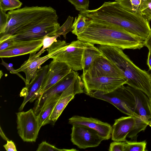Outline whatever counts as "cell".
I'll return each mask as SVG.
<instances>
[{
    "instance_id": "obj_1",
    "label": "cell",
    "mask_w": 151,
    "mask_h": 151,
    "mask_svg": "<svg viewBox=\"0 0 151 151\" xmlns=\"http://www.w3.org/2000/svg\"><path fill=\"white\" fill-rule=\"evenodd\" d=\"M79 13L93 22L121 28L144 40L151 31L149 22L139 13L129 12L115 1L105 2L97 9Z\"/></svg>"
},
{
    "instance_id": "obj_2",
    "label": "cell",
    "mask_w": 151,
    "mask_h": 151,
    "mask_svg": "<svg viewBox=\"0 0 151 151\" xmlns=\"http://www.w3.org/2000/svg\"><path fill=\"white\" fill-rule=\"evenodd\" d=\"M77 39L84 42L116 47L122 50L140 49L145 46V40L122 28L90 19L86 29Z\"/></svg>"
},
{
    "instance_id": "obj_3",
    "label": "cell",
    "mask_w": 151,
    "mask_h": 151,
    "mask_svg": "<svg viewBox=\"0 0 151 151\" xmlns=\"http://www.w3.org/2000/svg\"><path fill=\"white\" fill-rule=\"evenodd\" d=\"M98 48L124 75L127 80V85L141 91L149 99L151 98L150 74L134 64L122 49L115 47L101 45Z\"/></svg>"
},
{
    "instance_id": "obj_4",
    "label": "cell",
    "mask_w": 151,
    "mask_h": 151,
    "mask_svg": "<svg viewBox=\"0 0 151 151\" xmlns=\"http://www.w3.org/2000/svg\"><path fill=\"white\" fill-rule=\"evenodd\" d=\"M57 12L50 6H25L9 11L8 23L4 32L1 34L4 40L27 24L34 20L52 15Z\"/></svg>"
},
{
    "instance_id": "obj_5",
    "label": "cell",
    "mask_w": 151,
    "mask_h": 151,
    "mask_svg": "<svg viewBox=\"0 0 151 151\" xmlns=\"http://www.w3.org/2000/svg\"><path fill=\"white\" fill-rule=\"evenodd\" d=\"M57 14L30 23L19 29L9 38L17 41L43 39L46 35L53 36L60 27Z\"/></svg>"
},
{
    "instance_id": "obj_6",
    "label": "cell",
    "mask_w": 151,
    "mask_h": 151,
    "mask_svg": "<svg viewBox=\"0 0 151 151\" xmlns=\"http://www.w3.org/2000/svg\"><path fill=\"white\" fill-rule=\"evenodd\" d=\"M86 94L112 104L121 112L128 116L135 117L139 115L135 111V103L134 98L124 85L107 93L93 91Z\"/></svg>"
},
{
    "instance_id": "obj_7",
    "label": "cell",
    "mask_w": 151,
    "mask_h": 151,
    "mask_svg": "<svg viewBox=\"0 0 151 151\" xmlns=\"http://www.w3.org/2000/svg\"><path fill=\"white\" fill-rule=\"evenodd\" d=\"M18 133L24 142H35L40 129L37 115L33 109L16 113Z\"/></svg>"
},
{
    "instance_id": "obj_8",
    "label": "cell",
    "mask_w": 151,
    "mask_h": 151,
    "mask_svg": "<svg viewBox=\"0 0 151 151\" xmlns=\"http://www.w3.org/2000/svg\"><path fill=\"white\" fill-rule=\"evenodd\" d=\"M85 93L98 91L105 93L111 92L118 87L126 84L125 78H115L105 76L92 77L82 74Z\"/></svg>"
},
{
    "instance_id": "obj_9",
    "label": "cell",
    "mask_w": 151,
    "mask_h": 151,
    "mask_svg": "<svg viewBox=\"0 0 151 151\" xmlns=\"http://www.w3.org/2000/svg\"><path fill=\"white\" fill-rule=\"evenodd\" d=\"M85 42L78 40L68 44L51 58L65 63L75 71L83 70L82 59Z\"/></svg>"
},
{
    "instance_id": "obj_10",
    "label": "cell",
    "mask_w": 151,
    "mask_h": 151,
    "mask_svg": "<svg viewBox=\"0 0 151 151\" xmlns=\"http://www.w3.org/2000/svg\"><path fill=\"white\" fill-rule=\"evenodd\" d=\"M72 125L71 141L80 149L97 147L104 140L93 129L82 125L74 124Z\"/></svg>"
},
{
    "instance_id": "obj_11",
    "label": "cell",
    "mask_w": 151,
    "mask_h": 151,
    "mask_svg": "<svg viewBox=\"0 0 151 151\" xmlns=\"http://www.w3.org/2000/svg\"><path fill=\"white\" fill-rule=\"evenodd\" d=\"M65 41L57 40L54 42L47 50L48 54L42 57L29 59L25 61L19 68L16 70L18 72H24L25 75L26 81L25 86L29 84L31 80L40 66L46 61L57 54L67 45Z\"/></svg>"
},
{
    "instance_id": "obj_12",
    "label": "cell",
    "mask_w": 151,
    "mask_h": 151,
    "mask_svg": "<svg viewBox=\"0 0 151 151\" xmlns=\"http://www.w3.org/2000/svg\"><path fill=\"white\" fill-rule=\"evenodd\" d=\"M81 78L77 71L72 70L67 75L45 91L37 99L33 109L36 114L38 115L45 104L51 99L60 94Z\"/></svg>"
},
{
    "instance_id": "obj_13",
    "label": "cell",
    "mask_w": 151,
    "mask_h": 151,
    "mask_svg": "<svg viewBox=\"0 0 151 151\" xmlns=\"http://www.w3.org/2000/svg\"><path fill=\"white\" fill-rule=\"evenodd\" d=\"M71 70L66 63L53 59L48 65V71L40 90L29 102H32L38 99L43 93L67 75Z\"/></svg>"
},
{
    "instance_id": "obj_14",
    "label": "cell",
    "mask_w": 151,
    "mask_h": 151,
    "mask_svg": "<svg viewBox=\"0 0 151 151\" xmlns=\"http://www.w3.org/2000/svg\"><path fill=\"white\" fill-rule=\"evenodd\" d=\"M84 74L92 77L125 78L116 67L103 54L95 59L88 70Z\"/></svg>"
},
{
    "instance_id": "obj_15",
    "label": "cell",
    "mask_w": 151,
    "mask_h": 151,
    "mask_svg": "<svg viewBox=\"0 0 151 151\" xmlns=\"http://www.w3.org/2000/svg\"><path fill=\"white\" fill-rule=\"evenodd\" d=\"M48 68V65H47L40 67L36 71L28 86L23 88L20 95L24 96V99L19 108V111H22L27 102L31 101L39 92L42 85Z\"/></svg>"
},
{
    "instance_id": "obj_16",
    "label": "cell",
    "mask_w": 151,
    "mask_h": 151,
    "mask_svg": "<svg viewBox=\"0 0 151 151\" xmlns=\"http://www.w3.org/2000/svg\"><path fill=\"white\" fill-rule=\"evenodd\" d=\"M42 45V39L27 41H15L14 45L0 51V57L9 58L36 53Z\"/></svg>"
},
{
    "instance_id": "obj_17",
    "label": "cell",
    "mask_w": 151,
    "mask_h": 151,
    "mask_svg": "<svg viewBox=\"0 0 151 151\" xmlns=\"http://www.w3.org/2000/svg\"><path fill=\"white\" fill-rule=\"evenodd\" d=\"M68 123L71 125L78 124L87 126L96 131L104 140L111 137L112 127L106 122L91 117L75 115L69 118Z\"/></svg>"
},
{
    "instance_id": "obj_18",
    "label": "cell",
    "mask_w": 151,
    "mask_h": 151,
    "mask_svg": "<svg viewBox=\"0 0 151 151\" xmlns=\"http://www.w3.org/2000/svg\"><path fill=\"white\" fill-rule=\"evenodd\" d=\"M135 124V118L129 116H122L115 120L112 127V140L125 142L128 134L133 129Z\"/></svg>"
},
{
    "instance_id": "obj_19",
    "label": "cell",
    "mask_w": 151,
    "mask_h": 151,
    "mask_svg": "<svg viewBox=\"0 0 151 151\" xmlns=\"http://www.w3.org/2000/svg\"><path fill=\"white\" fill-rule=\"evenodd\" d=\"M127 89L133 95L135 101V112L145 118L148 126L151 127V109L148 97L141 91L133 88L129 86Z\"/></svg>"
},
{
    "instance_id": "obj_20",
    "label": "cell",
    "mask_w": 151,
    "mask_h": 151,
    "mask_svg": "<svg viewBox=\"0 0 151 151\" xmlns=\"http://www.w3.org/2000/svg\"><path fill=\"white\" fill-rule=\"evenodd\" d=\"M102 54L98 47L95 46L94 44L85 42L82 59L83 73H86L95 59Z\"/></svg>"
},
{
    "instance_id": "obj_21",
    "label": "cell",
    "mask_w": 151,
    "mask_h": 151,
    "mask_svg": "<svg viewBox=\"0 0 151 151\" xmlns=\"http://www.w3.org/2000/svg\"><path fill=\"white\" fill-rule=\"evenodd\" d=\"M60 96V94L58 95L51 99L45 104L37 115L40 128L51 123L50 116Z\"/></svg>"
},
{
    "instance_id": "obj_22",
    "label": "cell",
    "mask_w": 151,
    "mask_h": 151,
    "mask_svg": "<svg viewBox=\"0 0 151 151\" xmlns=\"http://www.w3.org/2000/svg\"><path fill=\"white\" fill-rule=\"evenodd\" d=\"M89 19L83 15L79 14L75 18L72 26V33L77 36L83 33L89 24Z\"/></svg>"
},
{
    "instance_id": "obj_23",
    "label": "cell",
    "mask_w": 151,
    "mask_h": 151,
    "mask_svg": "<svg viewBox=\"0 0 151 151\" xmlns=\"http://www.w3.org/2000/svg\"><path fill=\"white\" fill-rule=\"evenodd\" d=\"M135 118V124L134 127L127 136L131 139L136 138L138 134L140 132L144 131L148 126L147 120L142 116L139 115Z\"/></svg>"
},
{
    "instance_id": "obj_24",
    "label": "cell",
    "mask_w": 151,
    "mask_h": 151,
    "mask_svg": "<svg viewBox=\"0 0 151 151\" xmlns=\"http://www.w3.org/2000/svg\"><path fill=\"white\" fill-rule=\"evenodd\" d=\"M114 1L129 12L139 13L142 0H115Z\"/></svg>"
},
{
    "instance_id": "obj_25",
    "label": "cell",
    "mask_w": 151,
    "mask_h": 151,
    "mask_svg": "<svg viewBox=\"0 0 151 151\" xmlns=\"http://www.w3.org/2000/svg\"><path fill=\"white\" fill-rule=\"evenodd\" d=\"M60 36L59 35L51 36L47 35L45 36L42 39V48L37 53L34 52L29 54V58H34L40 57V56L46 50L45 49L50 47L54 42L57 41V38Z\"/></svg>"
},
{
    "instance_id": "obj_26",
    "label": "cell",
    "mask_w": 151,
    "mask_h": 151,
    "mask_svg": "<svg viewBox=\"0 0 151 151\" xmlns=\"http://www.w3.org/2000/svg\"><path fill=\"white\" fill-rule=\"evenodd\" d=\"M124 151H145L146 150L147 142L130 141L126 140Z\"/></svg>"
},
{
    "instance_id": "obj_27",
    "label": "cell",
    "mask_w": 151,
    "mask_h": 151,
    "mask_svg": "<svg viewBox=\"0 0 151 151\" xmlns=\"http://www.w3.org/2000/svg\"><path fill=\"white\" fill-rule=\"evenodd\" d=\"M22 5L19 0H0V8L5 12L19 9Z\"/></svg>"
},
{
    "instance_id": "obj_28",
    "label": "cell",
    "mask_w": 151,
    "mask_h": 151,
    "mask_svg": "<svg viewBox=\"0 0 151 151\" xmlns=\"http://www.w3.org/2000/svg\"><path fill=\"white\" fill-rule=\"evenodd\" d=\"M73 20V17L69 16L65 22L53 34V36L58 35L60 36L63 35L66 39L67 34L72 30Z\"/></svg>"
},
{
    "instance_id": "obj_29",
    "label": "cell",
    "mask_w": 151,
    "mask_h": 151,
    "mask_svg": "<svg viewBox=\"0 0 151 151\" xmlns=\"http://www.w3.org/2000/svg\"><path fill=\"white\" fill-rule=\"evenodd\" d=\"M139 13L149 22L151 20V0L142 1Z\"/></svg>"
},
{
    "instance_id": "obj_30",
    "label": "cell",
    "mask_w": 151,
    "mask_h": 151,
    "mask_svg": "<svg viewBox=\"0 0 151 151\" xmlns=\"http://www.w3.org/2000/svg\"><path fill=\"white\" fill-rule=\"evenodd\" d=\"M37 151H76V149H60L54 146L51 145L46 141L42 142L38 145Z\"/></svg>"
},
{
    "instance_id": "obj_31",
    "label": "cell",
    "mask_w": 151,
    "mask_h": 151,
    "mask_svg": "<svg viewBox=\"0 0 151 151\" xmlns=\"http://www.w3.org/2000/svg\"><path fill=\"white\" fill-rule=\"evenodd\" d=\"M80 12L88 10L89 0H67Z\"/></svg>"
},
{
    "instance_id": "obj_32",
    "label": "cell",
    "mask_w": 151,
    "mask_h": 151,
    "mask_svg": "<svg viewBox=\"0 0 151 151\" xmlns=\"http://www.w3.org/2000/svg\"><path fill=\"white\" fill-rule=\"evenodd\" d=\"M8 23L7 14L0 8V34H3L5 30Z\"/></svg>"
},
{
    "instance_id": "obj_33",
    "label": "cell",
    "mask_w": 151,
    "mask_h": 151,
    "mask_svg": "<svg viewBox=\"0 0 151 151\" xmlns=\"http://www.w3.org/2000/svg\"><path fill=\"white\" fill-rule=\"evenodd\" d=\"M125 142H113L110 144L109 151H124Z\"/></svg>"
},
{
    "instance_id": "obj_34",
    "label": "cell",
    "mask_w": 151,
    "mask_h": 151,
    "mask_svg": "<svg viewBox=\"0 0 151 151\" xmlns=\"http://www.w3.org/2000/svg\"><path fill=\"white\" fill-rule=\"evenodd\" d=\"M15 41L9 38L0 43V51L4 50L14 45Z\"/></svg>"
},
{
    "instance_id": "obj_35",
    "label": "cell",
    "mask_w": 151,
    "mask_h": 151,
    "mask_svg": "<svg viewBox=\"0 0 151 151\" xmlns=\"http://www.w3.org/2000/svg\"><path fill=\"white\" fill-rule=\"evenodd\" d=\"M2 62L1 64L4 66L6 69L10 71L11 73L16 74L20 77L22 80L24 81V83H26V79L24 78L16 70H15L12 66L10 65L9 64H7L5 62L2 58H1Z\"/></svg>"
},
{
    "instance_id": "obj_36",
    "label": "cell",
    "mask_w": 151,
    "mask_h": 151,
    "mask_svg": "<svg viewBox=\"0 0 151 151\" xmlns=\"http://www.w3.org/2000/svg\"><path fill=\"white\" fill-rule=\"evenodd\" d=\"M3 147L7 151H17L14 143L12 140L7 141L6 143L4 145Z\"/></svg>"
},
{
    "instance_id": "obj_37",
    "label": "cell",
    "mask_w": 151,
    "mask_h": 151,
    "mask_svg": "<svg viewBox=\"0 0 151 151\" xmlns=\"http://www.w3.org/2000/svg\"><path fill=\"white\" fill-rule=\"evenodd\" d=\"M145 46L148 48L149 51H151V31L149 35L145 40Z\"/></svg>"
},
{
    "instance_id": "obj_38",
    "label": "cell",
    "mask_w": 151,
    "mask_h": 151,
    "mask_svg": "<svg viewBox=\"0 0 151 151\" xmlns=\"http://www.w3.org/2000/svg\"><path fill=\"white\" fill-rule=\"evenodd\" d=\"M147 64L148 66L150 69L151 70V51H149L148 52Z\"/></svg>"
},
{
    "instance_id": "obj_39",
    "label": "cell",
    "mask_w": 151,
    "mask_h": 151,
    "mask_svg": "<svg viewBox=\"0 0 151 151\" xmlns=\"http://www.w3.org/2000/svg\"><path fill=\"white\" fill-rule=\"evenodd\" d=\"M0 135L1 137L4 140L7 141L8 140H9L6 136L4 132L1 129V127H0Z\"/></svg>"
},
{
    "instance_id": "obj_40",
    "label": "cell",
    "mask_w": 151,
    "mask_h": 151,
    "mask_svg": "<svg viewBox=\"0 0 151 151\" xmlns=\"http://www.w3.org/2000/svg\"><path fill=\"white\" fill-rule=\"evenodd\" d=\"M151 76V74H150ZM149 99V104H150V108L151 109V97Z\"/></svg>"
},
{
    "instance_id": "obj_41",
    "label": "cell",
    "mask_w": 151,
    "mask_h": 151,
    "mask_svg": "<svg viewBox=\"0 0 151 151\" xmlns=\"http://www.w3.org/2000/svg\"><path fill=\"white\" fill-rule=\"evenodd\" d=\"M0 78H1V77H2V76H3V73L2 72V71L1 70L0 71Z\"/></svg>"
},
{
    "instance_id": "obj_42",
    "label": "cell",
    "mask_w": 151,
    "mask_h": 151,
    "mask_svg": "<svg viewBox=\"0 0 151 151\" xmlns=\"http://www.w3.org/2000/svg\"><path fill=\"white\" fill-rule=\"evenodd\" d=\"M146 0H142V1H146Z\"/></svg>"
}]
</instances>
